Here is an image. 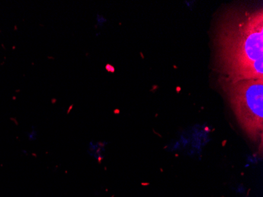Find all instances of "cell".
Masks as SVG:
<instances>
[{"instance_id": "2", "label": "cell", "mask_w": 263, "mask_h": 197, "mask_svg": "<svg viewBox=\"0 0 263 197\" xmlns=\"http://www.w3.org/2000/svg\"><path fill=\"white\" fill-rule=\"evenodd\" d=\"M222 90L228 98L239 123L251 138L262 130L263 80L250 79L229 81L220 78Z\"/></svg>"}, {"instance_id": "1", "label": "cell", "mask_w": 263, "mask_h": 197, "mask_svg": "<svg viewBox=\"0 0 263 197\" xmlns=\"http://www.w3.org/2000/svg\"><path fill=\"white\" fill-rule=\"evenodd\" d=\"M214 69L226 81L263 80L262 7H228L214 29Z\"/></svg>"}]
</instances>
